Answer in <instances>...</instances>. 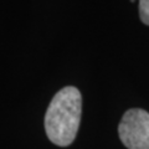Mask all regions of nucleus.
<instances>
[{"label": "nucleus", "mask_w": 149, "mask_h": 149, "mask_svg": "<svg viewBox=\"0 0 149 149\" xmlns=\"http://www.w3.org/2000/svg\"><path fill=\"white\" fill-rule=\"evenodd\" d=\"M118 133L128 149H149V113L139 108L127 111L118 125Z\"/></svg>", "instance_id": "obj_2"}, {"label": "nucleus", "mask_w": 149, "mask_h": 149, "mask_svg": "<svg viewBox=\"0 0 149 149\" xmlns=\"http://www.w3.org/2000/svg\"><path fill=\"white\" fill-rule=\"evenodd\" d=\"M139 16L143 24L149 26V0H139Z\"/></svg>", "instance_id": "obj_3"}, {"label": "nucleus", "mask_w": 149, "mask_h": 149, "mask_svg": "<svg viewBox=\"0 0 149 149\" xmlns=\"http://www.w3.org/2000/svg\"><path fill=\"white\" fill-rule=\"evenodd\" d=\"M81 113V92L73 86L58 91L45 114V130L50 141L60 147L70 146L76 138Z\"/></svg>", "instance_id": "obj_1"}]
</instances>
